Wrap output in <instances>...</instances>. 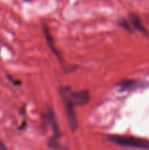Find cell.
<instances>
[{
    "instance_id": "2",
    "label": "cell",
    "mask_w": 149,
    "mask_h": 150,
    "mask_svg": "<svg viewBox=\"0 0 149 150\" xmlns=\"http://www.w3.org/2000/svg\"><path fill=\"white\" fill-rule=\"evenodd\" d=\"M60 94L67 97L76 105H84L90 101V93L87 90L74 91L68 86H62L60 88Z\"/></svg>"
},
{
    "instance_id": "8",
    "label": "cell",
    "mask_w": 149,
    "mask_h": 150,
    "mask_svg": "<svg viewBox=\"0 0 149 150\" xmlns=\"http://www.w3.org/2000/svg\"><path fill=\"white\" fill-rule=\"evenodd\" d=\"M120 25H121L123 28L126 29L127 31H129V32H132V29L130 28V25H129V24L126 22V20H125V19H122V20L120 21Z\"/></svg>"
},
{
    "instance_id": "9",
    "label": "cell",
    "mask_w": 149,
    "mask_h": 150,
    "mask_svg": "<svg viewBox=\"0 0 149 150\" xmlns=\"http://www.w3.org/2000/svg\"><path fill=\"white\" fill-rule=\"evenodd\" d=\"M0 150H7L6 146L4 145V143L0 140Z\"/></svg>"
},
{
    "instance_id": "4",
    "label": "cell",
    "mask_w": 149,
    "mask_h": 150,
    "mask_svg": "<svg viewBox=\"0 0 149 150\" xmlns=\"http://www.w3.org/2000/svg\"><path fill=\"white\" fill-rule=\"evenodd\" d=\"M47 120L48 121V124L52 129L53 132V136L49 139L51 141L54 142H59V139L61 138V131H60V127L57 121V119L55 117V113L53 111L52 107L48 106L47 109Z\"/></svg>"
},
{
    "instance_id": "5",
    "label": "cell",
    "mask_w": 149,
    "mask_h": 150,
    "mask_svg": "<svg viewBox=\"0 0 149 150\" xmlns=\"http://www.w3.org/2000/svg\"><path fill=\"white\" fill-rule=\"evenodd\" d=\"M128 18H129L131 24L136 30H138L144 35H148V32L147 31L146 27L143 25V24L141 23V19L139 18V17L137 15H135L134 13H130L128 15Z\"/></svg>"
},
{
    "instance_id": "7",
    "label": "cell",
    "mask_w": 149,
    "mask_h": 150,
    "mask_svg": "<svg viewBox=\"0 0 149 150\" xmlns=\"http://www.w3.org/2000/svg\"><path fill=\"white\" fill-rule=\"evenodd\" d=\"M45 33H46L47 40V43H48V45H49L50 48H51V49H52V51L56 54V56H58V57H59V59H61V57H60V54H59L58 51H56V50H55V48H54V45H53V40H52V38H51V35H50V34H49V33L47 32V28H45Z\"/></svg>"
},
{
    "instance_id": "3",
    "label": "cell",
    "mask_w": 149,
    "mask_h": 150,
    "mask_svg": "<svg viewBox=\"0 0 149 150\" xmlns=\"http://www.w3.org/2000/svg\"><path fill=\"white\" fill-rule=\"evenodd\" d=\"M62 100H63V104L65 106V112H66V115H67V120L68 122V126L70 127V130L73 133H76L78 130V120H77V117L75 112V105L65 96L61 95Z\"/></svg>"
},
{
    "instance_id": "6",
    "label": "cell",
    "mask_w": 149,
    "mask_h": 150,
    "mask_svg": "<svg viewBox=\"0 0 149 150\" xmlns=\"http://www.w3.org/2000/svg\"><path fill=\"white\" fill-rule=\"evenodd\" d=\"M140 85H144V83L137 81H123L121 83H119V87L122 91H126V90H131L133 88H137Z\"/></svg>"
},
{
    "instance_id": "1",
    "label": "cell",
    "mask_w": 149,
    "mask_h": 150,
    "mask_svg": "<svg viewBox=\"0 0 149 150\" xmlns=\"http://www.w3.org/2000/svg\"><path fill=\"white\" fill-rule=\"evenodd\" d=\"M107 140L112 142L113 144H116L121 147H128V148L149 150V141L141 139V138H136L133 136L109 135L107 136Z\"/></svg>"
}]
</instances>
